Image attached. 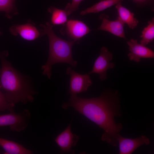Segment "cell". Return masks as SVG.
<instances>
[{"mask_svg": "<svg viewBox=\"0 0 154 154\" xmlns=\"http://www.w3.org/2000/svg\"><path fill=\"white\" fill-rule=\"evenodd\" d=\"M62 106L64 109L74 108L102 129L104 132L101 137L102 141L113 146L118 145L117 137L123 126L114 120L115 117L121 116L116 92L115 94L104 93L98 97L89 98L71 95L68 102Z\"/></svg>", "mask_w": 154, "mask_h": 154, "instance_id": "obj_1", "label": "cell"}, {"mask_svg": "<svg viewBox=\"0 0 154 154\" xmlns=\"http://www.w3.org/2000/svg\"><path fill=\"white\" fill-rule=\"evenodd\" d=\"M6 53L0 55L2 63L0 74V88L7 102L13 106L17 103L26 104L34 100L36 94L24 76L14 68L6 59Z\"/></svg>", "mask_w": 154, "mask_h": 154, "instance_id": "obj_2", "label": "cell"}, {"mask_svg": "<svg viewBox=\"0 0 154 154\" xmlns=\"http://www.w3.org/2000/svg\"><path fill=\"white\" fill-rule=\"evenodd\" d=\"M40 25L43 28V33L48 37L49 45L48 59L41 67L43 74L50 79L52 67L55 64L65 63L76 66L77 62L73 58L72 47L73 44L79 42L75 40L66 41L58 37L53 31L52 25L48 22L45 25L41 24Z\"/></svg>", "mask_w": 154, "mask_h": 154, "instance_id": "obj_3", "label": "cell"}, {"mask_svg": "<svg viewBox=\"0 0 154 154\" xmlns=\"http://www.w3.org/2000/svg\"><path fill=\"white\" fill-rule=\"evenodd\" d=\"M31 119V114L27 109L21 112H14L0 115V127H9L13 131L20 132L28 126Z\"/></svg>", "mask_w": 154, "mask_h": 154, "instance_id": "obj_4", "label": "cell"}, {"mask_svg": "<svg viewBox=\"0 0 154 154\" xmlns=\"http://www.w3.org/2000/svg\"><path fill=\"white\" fill-rule=\"evenodd\" d=\"M66 73L70 76L69 92L71 95H77L86 92L92 84V81L88 74H80L70 67L67 68Z\"/></svg>", "mask_w": 154, "mask_h": 154, "instance_id": "obj_5", "label": "cell"}, {"mask_svg": "<svg viewBox=\"0 0 154 154\" xmlns=\"http://www.w3.org/2000/svg\"><path fill=\"white\" fill-rule=\"evenodd\" d=\"M112 57V53L108 50L106 47H102L100 49V54L96 60L92 70L88 74H98L100 79L104 80L107 78V71L114 66V64L110 62Z\"/></svg>", "mask_w": 154, "mask_h": 154, "instance_id": "obj_6", "label": "cell"}, {"mask_svg": "<svg viewBox=\"0 0 154 154\" xmlns=\"http://www.w3.org/2000/svg\"><path fill=\"white\" fill-rule=\"evenodd\" d=\"M63 25L60 31L61 33L79 42L81 38L91 31L84 23L78 20H69Z\"/></svg>", "mask_w": 154, "mask_h": 154, "instance_id": "obj_7", "label": "cell"}, {"mask_svg": "<svg viewBox=\"0 0 154 154\" xmlns=\"http://www.w3.org/2000/svg\"><path fill=\"white\" fill-rule=\"evenodd\" d=\"M71 124V123L54 139L60 149V153L61 154L74 153V151L72 148L76 146L79 139L78 136L72 132Z\"/></svg>", "mask_w": 154, "mask_h": 154, "instance_id": "obj_8", "label": "cell"}, {"mask_svg": "<svg viewBox=\"0 0 154 154\" xmlns=\"http://www.w3.org/2000/svg\"><path fill=\"white\" fill-rule=\"evenodd\" d=\"M117 141L120 154H131L140 146L148 145L150 143L149 139L145 135L131 139L124 137L119 134Z\"/></svg>", "mask_w": 154, "mask_h": 154, "instance_id": "obj_9", "label": "cell"}, {"mask_svg": "<svg viewBox=\"0 0 154 154\" xmlns=\"http://www.w3.org/2000/svg\"><path fill=\"white\" fill-rule=\"evenodd\" d=\"M99 19L102 24L99 28L96 30H100L109 32L113 35L126 40L124 27V24L117 18L114 21L109 20L108 15L105 14H101Z\"/></svg>", "mask_w": 154, "mask_h": 154, "instance_id": "obj_10", "label": "cell"}, {"mask_svg": "<svg viewBox=\"0 0 154 154\" xmlns=\"http://www.w3.org/2000/svg\"><path fill=\"white\" fill-rule=\"evenodd\" d=\"M130 52L127 56L131 60L139 62L142 58H153L154 52L141 44L136 40L131 39L127 42Z\"/></svg>", "mask_w": 154, "mask_h": 154, "instance_id": "obj_11", "label": "cell"}, {"mask_svg": "<svg viewBox=\"0 0 154 154\" xmlns=\"http://www.w3.org/2000/svg\"><path fill=\"white\" fill-rule=\"evenodd\" d=\"M10 31L13 35L19 34L23 39L28 40H34L40 35L36 28L29 23L15 25L11 28Z\"/></svg>", "mask_w": 154, "mask_h": 154, "instance_id": "obj_12", "label": "cell"}, {"mask_svg": "<svg viewBox=\"0 0 154 154\" xmlns=\"http://www.w3.org/2000/svg\"><path fill=\"white\" fill-rule=\"evenodd\" d=\"M118 14V19L124 24H127L129 27L132 29L135 28L139 21L134 17V14L129 10L122 6L121 2L116 5Z\"/></svg>", "mask_w": 154, "mask_h": 154, "instance_id": "obj_13", "label": "cell"}, {"mask_svg": "<svg viewBox=\"0 0 154 154\" xmlns=\"http://www.w3.org/2000/svg\"><path fill=\"white\" fill-rule=\"evenodd\" d=\"M0 146L4 150L5 154H31L33 152L22 145L14 141L0 137Z\"/></svg>", "mask_w": 154, "mask_h": 154, "instance_id": "obj_14", "label": "cell"}, {"mask_svg": "<svg viewBox=\"0 0 154 154\" xmlns=\"http://www.w3.org/2000/svg\"><path fill=\"white\" fill-rule=\"evenodd\" d=\"M123 0H102L91 7L81 11L80 15L83 16L90 13H96L104 11Z\"/></svg>", "mask_w": 154, "mask_h": 154, "instance_id": "obj_15", "label": "cell"}, {"mask_svg": "<svg viewBox=\"0 0 154 154\" xmlns=\"http://www.w3.org/2000/svg\"><path fill=\"white\" fill-rule=\"evenodd\" d=\"M48 11L51 14V22L53 25H64L68 21V16L64 10L51 6Z\"/></svg>", "mask_w": 154, "mask_h": 154, "instance_id": "obj_16", "label": "cell"}, {"mask_svg": "<svg viewBox=\"0 0 154 154\" xmlns=\"http://www.w3.org/2000/svg\"><path fill=\"white\" fill-rule=\"evenodd\" d=\"M148 24L142 31L140 36L141 38L140 44L145 46L152 42L154 39V18L148 21Z\"/></svg>", "mask_w": 154, "mask_h": 154, "instance_id": "obj_17", "label": "cell"}, {"mask_svg": "<svg viewBox=\"0 0 154 154\" xmlns=\"http://www.w3.org/2000/svg\"><path fill=\"white\" fill-rule=\"evenodd\" d=\"M1 70L0 69V73ZM13 107L7 101L3 94L0 88V112L6 110L9 111L10 112H13Z\"/></svg>", "mask_w": 154, "mask_h": 154, "instance_id": "obj_18", "label": "cell"}, {"mask_svg": "<svg viewBox=\"0 0 154 154\" xmlns=\"http://www.w3.org/2000/svg\"><path fill=\"white\" fill-rule=\"evenodd\" d=\"M83 0H72L71 3H68L64 9L68 16L78 9V7Z\"/></svg>", "mask_w": 154, "mask_h": 154, "instance_id": "obj_19", "label": "cell"}, {"mask_svg": "<svg viewBox=\"0 0 154 154\" xmlns=\"http://www.w3.org/2000/svg\"><path fill=\"white\" fill-rule=\"evenodd\" d=\"M14 0H0V11L6 13L9 12L12 9Z\"/></svg>", "mask_w": 154, "mask_h": 154, "instance_id": "obj_20", "label": "cell"}, {"mask_svg": "<svg viewBox=\"0 0 154 154\" xmlns=\"http://www.w3.org/2000/svg\"><path fill=\"white\" fill-rule=\"evenodd\" d=\"M135 3H142L144 2L147 0H133Z\"/></svg>", "mask_w": 154, "mask_h": 154, "instance_id": "obj_21", "label": "cell"}, {"mask_svg": "<svg viewBox=\"0 0 154 154\" xmlns=\"http://www.w3.org/2000/svg\"><path fill=\"white\" fill-rule=\"evenodd\" d=\"M1 34V32H0V34Z\"/></svg>", "mask_w": 154, "mask_h": 154, "instance_id": "obj_22", "label": "cell"}]
</instances>
